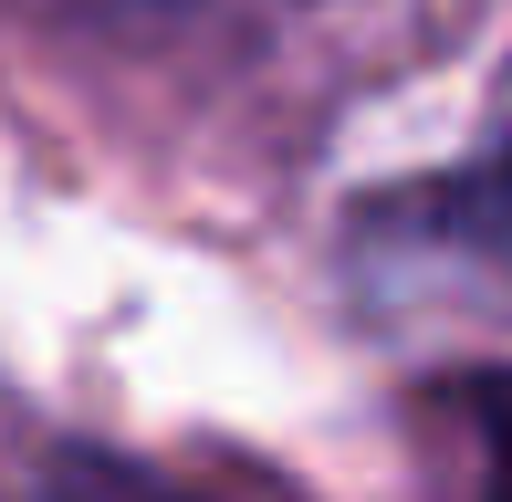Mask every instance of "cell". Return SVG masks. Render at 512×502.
<instances>
[{"instance_id":"obj_1","label":"cell","mask_w":512,"mask_h":502,"mask_svg":"<svg viewBox=\"0 0 512 502\" xmlns=\"http://www.w3.org/2000/svg\"><path fill=\"white\" fill-rule=\"evenodd\" d=\"M418 220H429V231H460V241H512V136L481 157V168H460Z\"/></svg>"},{"instance_id":"obj_2","label":"cell","mask_w":512,"mask_h":502,"mask_svg":"<svg viewBox=\"0 0 512 502\" xmlns=\"http://www.w3.org/2000/svg\"><path fill=\"white\" fill-rule=\"evenodd\" d=\"M471 419H481V471H492V502H512V377L471 387Z\"/></svg>"}]
</instances>
